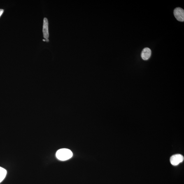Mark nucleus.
Returning a JSON list of instances; mask_svg holds the SVG:
<instances>
[{"mask_svg": "<svg viewBox=\"0 0 184 184\" xmlns=\"http://www.w3.org/2000/svg\"><path fill=\"white\" fill-rule=\"evenodd\" d=\"M73 156L72 152L69 149L63 148L57 151L56 157L59 160L64 161L70 159Z\"/></svg>", "mask_w": 184, "mask_h": 184, "instance_id": "nucleus-1", "label": "nucleus"}, {"mask_svg": "<svg viewBox=\"0 0 184 184\" xmlns=\"http://www.w3.org/2000/svg\"><path fill=\"white\" fill-rule=\"evenodd\" d=\"M184 157L180 154H176L173 155L171 157L170 161L171 164L173 166L178 165L179 164L183 162Z\"/></svg>", "mask_w": 184, "mask_h": 184, "instance_id": "nucleus-2", "label": "nucleus"}, {"mask_svg": "<svg viewBox=\"0 0 184 184\" xmlns=\"http://www.w3.org/2000/svg\"><path fill=\"white\" fill-rule=\"evenodd\" d=\"M173 14L174 16L179 21L184 22V11L183 9L180 7L175 9L173 11Z\"/></svg>", "mask_w": 184, "mask_h": 184, "instance_id": "nucleus-3", "label": "nucleus"}, {"mask_svg": "<svg viewBox=\"0 0 184 184\" xmlns=\"http://www.w3.org/2000/svg\"><path fill=\"white\" fill-rule=\"evenodd\" d=\"M48 21V19L45 18L43 20V33L44 37L45 39H48L49 37Z\"/></svg>", "mask_w": 184, "mask_h": 184, "instance_id": "nucleus-4", "label": "nucleus"}, {"mask_svg": "<svg viewBox=\"0 0 184 184\" xmlns=\"http://www.w3.org/2000/svg\"><path fill=\"white\" fill-rule=\"evenodd\" d=\"M151 51L150 49L146 48L143 49L141 53V57L143 60H146L150 58L151 55Z\"/></svg>", "mask_w": 184, "mask_h": 184, "instance_id": "nucleus-5", "label": "nucleus"}, {"mask_svg": "<svg viewBox=\"0 0 184 184\" xmlns=\"http://www.w3.org/2000/svg\"><path fill=\"white\" fill-rule=\"evenodd\" d=\"M7 171L3 168L0 167V183L4 179L7 174Z\"/></svg>", "mask_w": 184, "mask_h": 184, "instance_id": "nucleus-6", "label": "nucleus"}, {"mask_svg": "<svg viewBox=\"0 0 184 184\" xmlns=\"http://www.w3.org/2000/svg\"><path fill=\"white\" fill-rule=\"evenodd\" d=\"M3 12V9H0V17H1V16L2 15Z\"/></svg>", "mask_w": 184, "mask_h": 184, "instance_id": "nucleus-7", "label": "nucleus"}]
</instances>
